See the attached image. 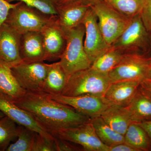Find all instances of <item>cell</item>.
<instances>
[{"instance_id":"32","label":"cell","mask_w":151,"mask_h":151,"mask_svg":"<svg viewBox=\"0 0 151 151\" xmlns=\"http://www.w3.org/2000/svg\"><path fill=\"white\" fill-rule=\"evenodd\" d=\"M18 4V2L12 4L6 0H0V26L5 22L10 11L16 6Z\"/></svg>"},{"instance_id":"14","label":"cell","mask_w":151,"mask_h":151,"mask_svg":"<svg viewBox=\"0 0 151 151\" xmlns=\"http://www.w3.org/2000/svg\"><path fill=\"white\" fill-rule=\"evenodd\" d=\"M21 35L5 23L0 26V60L11 68L22 61L20 55Z\"/></svg>"},{"instance_id":"23","label":"cell","mask_w":151,"mask_h":151,"mask_svg":"<svg viewBox=\"0 0 151 151\" xmlns=\"http://www.w3.org/2000/svg\"><path fill=\"white\" fill-rule=\"evenodd\" d=\"M124 137V143L138 151H151V143L147 134L137 123L130 124Z\"/></svg>"},{"instance_id":"3","label":"cell","mask_w":151,"mask_h":151,"mask_svg":"<svg viewBox=\"0 0 151 151\" xmlns=\"http://www.w3.org/2000/svg\"><path fill=\"white\" fill-rule=\"evenodd\" d=\"M66 45L60 58V63L70 75L91 67L92 63L84 50L85 28L83 24L65 32Z\"/></svg>"},{"instance_id":"10","label":"cell","mask_w":151,"mask_h":151,"mask_svg":"<svg viewBox=\"0 0 151 151\" xmlns=\"http://www.w3.org/2000/svg\"><path fill=\"white\" fill-rule=\"evenodd\" d=\"M82 24L85 28L84 50L92 63L100 55L112 48L103 37L98 26L96 14L91 7L84 17Z\"/></svg>"},{"instance_id":"9","label":"cell","mask_w":151,"mask_h":151,"mask_svg":"<svg viewBox=\"0 0 151 151\" xmlns=\"http://www.w3.org/2000/svg\"><path fill=\"white\" fill-rule=\"evenodd\" d=\"M52 135L80 145L84 151H109V147L97 137L90 121L76 127L59 130Z\"/></svg>"},{"instance_id":"7","label":"cell","mask_w":151,"mask_h":151,"mask_svg":"<svg viewBox=\"0 0 151 151\" xmlns=\"http://www.w3.org/2000/svg\"><path fill=\"white\" fill-rule=\"evenodd\" d=\"M149 35L140 14L138 15L131 19L128 27L112 44V47L124 53H141L148 47Z\"/></svg>"},{"instance_id":"24","label":"cell","mask_w":151,"mask_h":151,"mask_svg":"<svg viewBox=\"0 0 151 151\" xmlns=\"http://www.w3.org/2000/svg\"><path fill=\"white\" fill-rule=\"evenodd\" d=\"M125 53L113 47L92 62L91 67L101 73H109L120 63Z\"/></svg>"},{"instance_id":"36","label":"cell","mask_w":151,"mask_h":151,"mask_svg":"<svg viewBox=\"0 0 151 151\" xmlns=\"http://www.w3.org/2000/svg\"><path fill=\"white\" fill-rule=\"evenodd\" d=\"M55 6L63 5L69 3L79 1L81 0H51Z\"/></svg>"},{"instance_id":"29","label":"cell","mask_w":151,"mask_h":151,"mask_svg":"<svg viewBox=\"0 0 151 151\" xmlns=\"http://www.w3.org/2000/svg\"><path fill=\"white\" fill-rule=\"evenodd\" d=\"M32 151H56L54 141H50L37 133Z\"/></svg>"},{"instance_id":"15","label":"cell","mask_w":151,"mask_h":151,"mask_svg":"<svg viewBox=\"0 0 151 151\" xmlns=\"http://www.w3.org/2000/svg\"><path fill=\"white\" fill-rule=\"evenodd\" d=\"M90 7L81 1L57 6V21L65 32L82 23Z\"/></svg>"},{"instance_id":"33","label":"cell","mask_w":151,"mask_h":151,"mask_svg":"<svg viewBox=\"0 0 151 151\" xmlns=\"http://www.w3.org/2000/svg\"><path fill=\"white\" fill-rule=\"evenodd\" d=\"M109 151H138L137 149L125 143H121L109 148Z\"/></svg>"},{"instance_id":"19","label":"cell","mask_w":151,"mask_h":151,"mask_svg":"<svg viewBox=\"0 0 151 151\" xmlns=\"http://www.w3.org/2000/svg\"><path fill=\"white\" fill-rule=\"evenodd\" d=\"M100 116L114 131L124 136L133 122L126 107L116 105H110Z\"/></svg>"},{"instance_id":"11","label":"cell","mask_w":151,"mask_h":151,"mask_svg":"<svg viewBox=\"0 0 151 151\" xmlns=\"http://www.w3.org/2000/svg\"><path fill=\"white\" fill-rule=\"evenodd\" d=\"M49 95L53 100L69 105L90 119L100 116L111 105L103 95L92 94H82L76 96Z\"/></svg>"},{"instance_id":"6","label":"cell","mask_w":151,"mask_h":151,"mask_svg":"<svg viewBox=\"0 0 151 151\" xmlns=\"http://www.w3.org/2000/svg\"><path fill=\"white\" fill-rule=\"evenodd\" d=\"M151 58L141 53H125L116 67L108 73L111 83L147 79L151 69Z\"/></svg>"},{"instance_id":"16","label":"cell","mask_w":151,"mask_h":151,"mask_svg":"<svg viewBox=\"0 0 151 151\" xmlns=\"http://www.w3.org/2000/svg\"><path fill=\"white\" fill-rule=\"evenodd\" d=\"M140 82L127 81L111 83L104 97L111 105L127 107L137 92Z\"/></svg>"},{"instance_id":"5","label":"cell","mask_w":151,"mask_h":151,"mask_svg":"<svg viewBox=\"0 0 151 151\" xmlns=\"http://www.w3.org/2000/svg\"><path fill=\"white\" fill-rule=\"evenodd\" d=\"M91 7L97 17L103 37L108 44L112 45L128 27L132 18L124 16L106 1Z\"/></svg>"},{"instance_id":"40","label":"cell","mask_w":151,"mask_h":151,"mask_svg":"<svg viewBox=\"0 0 151 151\" xmlns=\"http://www.w3.org/2000/svg\"></svg>"},{"instance_id":"39","label":"cell","mask_w":151,"mask_h":151,"mask_svg":"<svg viewBox=\"0 0 151 151\" xmlns=\"http://www.w3.org/2000/svg\"><path fill=\"white\" fill-rule=\"evenodd\" d=\"M5 115L4 114V113H2L1 111H0V119L4 117Z\"/></svg>"},{"instance_id":"22","label":"cell","mask_w":151,"mask_h":151,"mask_svg":"<svg viewBox=\"0 0 151 151\" xmlns=\"http://www.w3.org/2000/svg\"><path fill=\"white\" fill-rule=\"evenodd\" d=\"M97 137L102 142L109 148L124 142V135L117 133L100 116L90 119Z\"/></svg>"},{"instance_id":"26","label":"cell","mask_w":151,"mask_h":151,"mask_svg":"<svg viewBox=\"0 0 151 151\" xmlns=\"http://www.w3.org/2000/svg\"><path fill=\"white\" fill-rule=\"evenodd\" d=\"M145 0H106L116 11L129 18L140 14Z\"/></svg>"},{"instance_id":"27","label":"cell","mask_w":151,"mask_h":151,"mask_svg":"<svg viewBox=\"0 0 151 151\" xmlns=\"http://www.w3.org/2000/svg\"><path fill=\"white\" fill-rule=\"evenodd\" d=\"M37 133L26 127L19 126L17 139L14 143L10 145L6 151H32Z\"/></svg>"},{"instance_id":"2","label":"cell","mask_w":151,"mask_h":151,"mask_svg":"<svg viewBox=\"0 0 151 151\" xmlns=\"http://www.w3.org/2000/svg\"><path fill=\"white\" fill-rule=\"evenodd\" d=\"M111 83L108 73H101L90 67L69 75L60 95L76 96L92 94L104 96Z\"/></svg>"},{"instance_id":"17","label":"cell","mask_w":151,"mask_h":151,"mask_svg":"<svg viewBox=\"0 0 151 151\" xmlns=\"http://www.w3.org/2000/svg\"><path fill=\"white\" fill-rule=\"evenodd\" d=\"M20 55L24 62H38L45 60L41 32H31L21 35Z\"/></svg>"},{"instance_id":"13","label":"cell","mask_w":151,"mask_h":151,"mask_svg":"<svg viewBox=\"0 0 151 151\" xmlns=\"http://www.w3.org/2000/svg\"><path fill=\"white\" fill-rule=\"evenodd\" d=\"M41 32L45 60L53 61L60 59L66 45V35L57 21V16Z\"/></svg>"},{"instance_id":"41","label":"cell","mask_w":151,"mask_h":151,"mask_svg":"<svg viewBox=\"0 0 151 151\" xmlns=\"http://www.w3.org/2000/svg\"></svg>"},{"instance_id":"25","label":"cell","mask_w":151,"mask_h":151,"mask_svg":"<svg viewBox=\"0 0 151 151\" xmlns=\"http://www.w3.org/2000/svg\"><path fill=\"white\" fill-rule=\"evenodd\" d=\"M19 126L5 116L0 119V151H6L11 142L17 138Z\"/></svg>"},{"instance_id":"28","label":"cell","mask_w":151,"mask_h":151,"mask_svg":"<svg viewBox=\"0 0 151 151\" xmlns=\"http://www.w3.org/2000/svg\"><path fill=\"white\" fill-rule=\"evenodd\" d=\"M9 3L22 2L27 6L34 8L43 14L50 16L58 14L56 6L51 0H6Z\"/></svg>"},{"instance_id":"1","label":"cell","mask_w":151,"mask_h":151,"mask_svg":"<svg viewBox=\"0 0 151 151\" xmlns=\"http://www.w3.org/2000/svg\"><path fill=\"white\" fill-rule=\"evenodd\" d=\"M13 102L31 113L52 134L62 129L84 124L91 119L69 105L53 100L42 91H26L22 97Z\"/></svg>"},{"instance_id":"21","label":"cell","mask_w":151,"mask_h":151,"mask_svg":"<svg viewBox=\"0 0 151 151\" xmlns=\"http://www.w3.org/2000/svg\"><path fill=\"white\" fill-rule=\"evenodd\" d=\"M68 76L59 61L49 64L42 92L50 95H60L66 85Z\"/></svg>"},{"instance_id":"12","label":"cell","mask_w":151,"mask_h":151,"mask_svg":"<svg viewBox=\"0 0 151 151\" xmlns=\"http://www.w3.org/2000/svg\"><path fill=\"white\" fill-rule=\"evenodd\" d=\"M0 111L18 125L32 130L49 140H54V136L44 128L31 113L17 106L1 93Z\"/></svg>"},{"instance_id":"38","label":"cell","mask_w":151,"mask_h":151,"mask_svg":"<svg viewBox=\"0 0 151 151\" xmlns=\"http://www.w3.org/2000/svg\"><path fill=\"white\" fill-rule=\"evenodd\" d=\"M147 79L151 80V68L150 69V72H149L148 76V77L147 78Z\"/></svg>"},{"instance_id":"20","label":"cell","mask_w":151,"mask_h":151,"mask_svg":"<svg viewBox=\"0 0 151 151\" xmlns=\"http://www.w3.org/2000/svg\"><path fill=\"white\" fill-rule=\"evenodd\" d=\"M126 108L133 122L140 123L151 120V97L140 86Z\"/></svg>"},{"instance_id":"8","label":"cell","mask_w":151,"mask_h":151,"mask_svg":"<svg viewBox=\"0 0 151 151\" xmlns=\"http://www.w3.org/2000/svg\"><path fill=\"white\" fill-rule=\"evenodd\" d=\"M48 65L44 61H22L11 68L19 84L27 92H42Z\"/></svg>"},{"instance_id":"31","label":"cell","mask_w":151,"mask_h":151,"mask_svg":"<svg viewBox=\"0 0 151 151\" xmlns=\"http://www.w3.org/2000/svg\"><path fill=\"white\" fill-rule=\"evenodd\" d=\"M140 16L145 27L151 35V0H145Z\"/></svg>"},{"instance_id":"34","label":"cell","mask_w":151,"mask_h":151,"mask_svg":"<svg viewBox=\"0 0 151 151\" xmlns=\"http://www.w3.org/2000/svg\"><path fill=\"white\" fill-rule=\"evenodd\" d=\"M140 87L151 97V80L147 79L141 81Z\"/></svg>"},{"instance_id":"4","label":"cell","mask_w":151,"mask_h":151,"mask_svg":"<svg viewBox=\"0 0 151 151\" xmlns=\"http://www.w3.org/2000/svg\"><path fill=\"white\" fill-rule=\"evenodd\" d=\"M57 16L45 14L19 1L16 6L9 12L4 23L19 34L22 35L31 32H41Z\"/></svg>"},{"instance_id":"35","label":"cell","mask_w":151,"mask_h":151,"mask_svg":"<svg viewBox=\"0 0 151 151\" xmlns=\"http://www.w3.org/2000/svg\"><path fill=\"white\" fill-rule=\"evenodd\" d=\"M137 123L145 131L150 138L151 143V120Z\"/></svg>"},{"instance_id":"37","label":"cell","mask_w":151,"mask_h":151,"mask_svg":"<svg viewBox=\"0 0 151 151\" xmlns=\"http://www.w3.org/2000/svg\"><path fill=\"white\" fill-rule=\"evenodd\" d=\"M106 0H81V1L85 4L92 6L97 3L101 2L106 1Z\"/></svg>"},{"instance_id":"30","label":"cell","mask_w":151,"mask_h":151,"mask_svg":"<svg viewBox=\"0 0 151 151\" xmlns=\"http://www.w3.org/2000/svg\"><path fill=\"white\" fill-rule=\"evenodd\" d=\"M54 137V142L56 147L57 151H81L79 147L73 145L74 143L53 135Z\"/></svg>"},{"instance_id":"18","label":"cell","mask_w":151,"mask_h":151,"mask_svg":"<svg viewBox=\"0 0 151 151\" xmlns=\"http://www.w3.org/2000/svg\"><path fill=\"white\" fill-rule=\"evenodd\" d=\"M26 92L19 84L10 66L0 60V93L13 102L22 97Z\"/></svg>"}]
</instances>
